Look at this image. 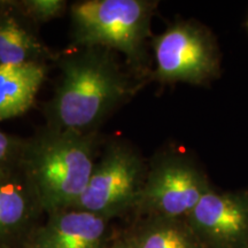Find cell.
<instances>
[{
	"label": "cell",
	"mask_w": 248,
	"mask_h": 248,
	"mask_svg": "<svg viewBox=\"0 0 248 248\" xmlns=\"http://www.w3.org/2000/svg\"><path fill=\"white\" fill-rule=\"evenodd\" d=\"M155 69L151 79L161 84L203 85L217 76L219 54L212 33L194 21H176L151 39Z\"/></svg>",
	"instance_id": "5b68a950"
},
{
	"label": "cell",
	"mask_w": 248,
	"mask_h": 248,
	"mask_svg": "<svg viewBox=\"0 0 248 248\" xmlns=\"http://www.w3.org/2000/svg\"><path fill=\"white\" fill-rule=\"evenodd\" d=\"M26 139L0 130V172L20 167Z\"/></svg>",
	"instance_id": "5bb4252c"
},
{
	"label": "cell",
	"mask_w": 248,
	"mask_h": 248,
	"mask_svg": "<svg viewBox=\"0 0 248 248\" xmlns=\"http://www.w3.org/2000/svg\"><path fill=\"white\" fill-rule=\"evenodd\" d=\"M15 6L24 17L39 27L63 16L70 5L66 0H15Z\"/></svg>",
	"instance_id": "4fadbf2b"
},
{
	"label": "cell",
	"mask_w": 248,
	"mask_h": 248,
	"mask_svg": "<svg viewBox=\"0 0 248 248\" xmlns=\"http://www.w3.org/2000/svg\"><path fill=\"white\" fill-rule=\"evenodd\" d=\"M59 53L40 38L38 27L18 12L15 0L0 14V63L57 61Z\"/></svg>",
	"instance_id": "30bf717a"
},
{
	"label": "cell",
	"mask_w": 248,
	"mask_h": 248,
	"mask_svg": "<svg viewBox=\"0 0 248 248\" xmlns=\"http://www.w3.org/2000/svg\"><path fill=\"white\" fill-rule=\"evenodd\" d=\"M157 1L83 0L69 6L71 47H104L122 54L125 67L144 82L151 78L147 43Z\"/></svg>",
	"instance_id": "3957f363"
},
{
	"label": "cell",
	"mask_w": 248,
	"mask_h": 248,
	"mask_svg": "<svg viewBox=\"0 0 248 248\" xmlns=\"http://www.w3.org/2000/svg\"><path fill=\"white\" fill-rule=\"evenodd\" d=\"M116 237L111 219L66 208L47 214L24 248H107Z\"/></svg>",
	"instance_id": "ba28073f"
},
{
	"label": "cell",
	"mask_w": 248,
	"mask_h": 248,
	"mask_svg": "<svg viewBox=\"0 0 248 248\" xmlns=\"http://www.w3.org/2000/svg\"><path fill=\"white\" fill-rule=\"evenodd\" d=\"M147 170L146 161L128 141H106L84 193L71 208L86 210L111 221L135 214Z\"/></svg>",
	"instance_id": "277c9868"
},
{
	"label": "cell",
	"mask_w": 248,
	"mask_h": 248,
	"mask_svg": "<svg viewBox=\"0 0 248 248\" xmlns=\"http://www.w3.org/2000/svg\"><path fill=\"white\" fill-rule=\"evenodd\" d=\"M46 216L21 167L0 172V248H24Z\"/></svg>",
	"instance_id": "9c48e42d"
},
{
	"label": "cell",
	"mask_w": 248,
	"mask_h": 248,
	"mask_svg": "<svg viewBox=\"0 0 248 248\" xmlns=\"http://www.w3.org/2000/svg\"><path fill=\"white\" fill-rule=\"evenodd\" d=\"M120 234L131 248H204L186 219L137 217Z\"/></svg>",
	"instance_id": "7c38bea8"
},
{
	"label": "cell",
	"mask_w": 248,
	"mask_h": 248,
	"mask_svg": "<svg viewBox=\"0 0 248 248\" xmlns=\"http://www.w3.org/2000/svg\"><path fill=\"white\" fill-rule=\"evenodd\" d=\"M101 145L98 131L48 125L26 139L20 167L46 215L75 206L89 184Z\"/></svg>",
	"instance_id": "7a4b0ae2"
},
{
	"label": "cell",
	"mask_w": 248,
	"mask_h": 248,
	"mask_svg": "<svg viewBox=\"0 0 248 248\" xmlns=\"http://www.w3.org/2000/svg\"><path fill=\"white\" fill-rule=\"evenodd\" d=\"M9 2H11V0H0V14L9 5Z\"/></svg>",
	"instance_id": "2e32d148"
},
{
	"label": "cell",
	"mask_w": 248,
	"mask_h": 248,
	"mask_svg": "<svg viewBox=\"0 0 248 248\" xmlns=\"http://www.w3.org/2000/svg\"><path fill=\"white\" fill-rule=\"evenodd\" d=\"M107 248H131V247H130V245L124 240L122 235L119 233L115 239L113 240V243H111Z\"/></svg>",
	"instance_id": "9a60e30c"
},
{
	"label": "cell",
	"mask_w": 248,
	"mask_h": 248,
	"mask_svg": "<svg viewBox=\"0 0 248 248\" xmlns=\"http://www.w3.org/2000/svg\"><path fill=\"white\" fill-rule=\"evenodd\" d=\"M186 221L204 248H248V192L212 187Z\"/></svg>",
	"instance_id": "52a82bcc"
},
{
	"label": "cell",
	"mask_w": 248,
	"mask_h": 248,
	"mask_svg": "<svg viewBox=\"0 0 248 248\" xmlns=\"http://www.w3.org/2000/svg\"><path fill=\"white\" fill-rule=\"evenodd\" d=\"M47 74L43 62L0 63V122L22 116L35 105Z\"/></svg>",
	"instance_id": "8fae6325"
},
{
	"label": "cell",
	"mask_w": 248,
	"mask_h": 248,
	"mask_svg": "<svg viewBox=\"0 0 248 248\" xmlns=\"http://www.w3.org/2000/svg\"><path fill=\"white\" fill-rule=\"evenodd\" d=\"M247 28H248V21H247Z\"/></svg>",
	"instance_id": "e0dca14e"
},
{
	"label": "cell",
	"mask_w": 248,
	"mask_h": 248,
	"mask_svg": "<svg viewBox=\"0 0 248 248\" xmlns=\"http://www.w3.org/2000/svg\"><path fill=\"white\" fill-rule=\"evenodd\" d=\"M212 186L193 161L164 154L148 164L136 217L186 219Z\"/></svg>",
	"instance_id": "8992f818"
},
{
	"label": "cell",
	"mask_w": 248,
	"mask_h": 248,
	"mask_svg": "<svg viewBox=\"0 0 248 248\" xmlns=\"http://www.w3.org/2000/svg\"><path fill=\"white\" fill-rule=\"evenodd\" d=\"M55 62L61 74L53 97L44 107L46 125L53 128L98 131L144 84L108 48L70 46Z\"/></svg>",
	"instance_id": "6da1fadb"
}]
</instances>
